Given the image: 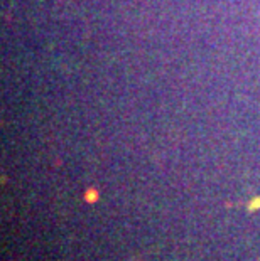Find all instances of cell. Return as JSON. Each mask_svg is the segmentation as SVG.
<instances>
[{
    "label": "cell",
    "instance_id": "6da1fadb",
    "mask_svg": "<svg viewBox=\"0 0 260 261\" xmlns=\"http://www.w3.org/2000/svg\"><path fill=\"white\" fill-rule=\"evenodd\" d=\"M259 207H260V197L253 199V201L248 204V209H250V211H253V209H259Z\"/></svg>",
    "mask_w": 260,
    "mask_h": 261
},
{
    "label": "cell",
    "instance_id": "7a4b0ae2",
    "mask_svg": "<svg viewBox=\"0 0 260 261\" xmlns=\"http://www.w3.org/2000/svg\"><path fill=\"white\" fill-rule=\"evenodd\" d=\"M86 199H88L90 202H93L95 199H96V192H88V194H86Z\"/></svg>",
    "mask_w": 260,
    "mask_h": 261
}]
</instances>
